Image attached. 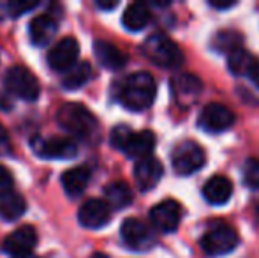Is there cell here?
Wrapping results in <instances>:
<instances>
[{"label":"cell","instance_id":"cell-34","mask_svg":"<svg viewBox=\"0 0 259 258\" xmlns=\"http://www.w3.org/2000/svg\"><path fill=\"white\" fill-rule=\"evenodd\" d=\"M13 258H39L35 255H32V253H28V255H21V256H13Z\"/></svg>","mask_w":259,"mask_h":258},{"label":"cell","instance_id":"cell-9","mask_svg":"<svg viewBox=\"0 0 259 258\" xmlns=\"http://www.w3.org/2000/svg\"><path fill=\"white\" fill-rule=\"evenodd\" d=\"M120 234H122L127 248L134 249V251H147L155 242L154 232L150 230V227H147L138 217H127L122 223Z\"/></svg>","mask_w":259,"mask_h":258},{"label":"cell","instance_id":"cell-28","mask_svg":"<svg viewBox=\"0 0 259 258\" xmlns=\"http://www.w3.org/2000/svg\"><path fill=\"white\" fill-rule=\"evenodd\" d=\"M39 2H25V0H13V2H7L6 4V9L9 11L11 16H21L25 14L27 11L34 9L37 7Z\"/></svg>","mask_w":259,"mask_h":258},{"label":"cell","instance_id":"cell-23","mask_svg":"<svg viewBox=\"0 0 259 258\" xmlns=\"http://www.w3.org/2000/svg\"><path fill=\"white\" fill-rule=\"evenodd\" d=\"M25 209H27V203L21 195L9 191L0 196V217L4 221H16L25 214Z\"/></svg>","mask_w":259,"mask_h":258},{"label":"cell","instance_id":"cell-4","mask_svg":"<svg viewBox=\"0 0 259 258\" xmlns=\"http://www.w3.org/2000/svg\"><path fill=\"white\" fill-rule=\"evenodd\" d=\"M141 52L152 64L164 69H177L184 64V52L166 34H152L147 38Z\"/></svg>","mask_w":259,"mask_h":258},{"label":"cell","instance_id":"cell-12","mask_svg":"<svg viewBox=\"0 0 259 258\" xmlns=\"http://www.w3.org/2000/svg\"><path fill=\"white\" fill-rule=\"evenodd\" d=\"M150 219L152 225L157 230L169 234L178 228L182 221V207L177 200H162L157 205L150 209Z\"/></svg>","mask_w":259,"mask_h":258},{"label":"cell","instance_id":"cell-19","mask_svg":"<svg viewBox=\"0 0 259 258\" xmlns=\"http://www.w3.org/2000/svg\"><path fill=\"white\" fill-rule=\"evenodd\" d=\"M90 182V170L87 166H76L62 173V186L64 191L71 198H78L85 193L87 186Z\"/></svg>","mask_w":259,"mask_h":258},{"label":"cell","instance_id":"cell-20","mask_svg":"<svg viewBox=\"0 0 259 258\" xmlns=\"http://www.w3.org/2000/svg\"><path fill=\"white\" fill-rule=\"evenodd\" d=\"M94 53H96L99 64L106 69H122L127 64V55L120 48L108 41L94 43Z\"/></svg>","mask_w":259,"mask_h":258},{"label":"cell","instance_id":"cell-14","mask_svg":"<svg viewBox=\"0 0 259 258\" xmlns=\"http://www.w3.org/2000/svg\"><path fill=\"white\" fill-rule=\"evenodd\" d=\"M198 124L210 133H221L235 124V114L221 103H208L199 114Z\"/></svg>","mask_w":259,"mask_h":258},{"label":"cell","instance_id":"cell-1","mask_svg":"<svg viewBox=\"0 0 259 258\" xmlns=\"http://www.w3.org/2000/svg\"><path fill=\"white\" fill-rule=\"evenodd\" d=\"M157 94L155 80L150 72H134L129 75L123 83L120 85L118 99L127 110L131 112H143L154 104Z\"/></svg>","mask_w":259,"mask_h":258},{"label":"cell","instance_id":"cell-21","mask_svg":"<svg viewBox=\"0 0 259 258\" xmlns=\"http://www.w3.org/2000/svg\"><path fill=\"white\" fill-rule=\"evenodd\" d=\"M152 20V13H150V7L147 4H141V2H134L123 11V16H122V23L127 30L131 32H140L150 23Z\"/></svg>","mask_w":259,"mask_h":258},{"label":"cell","instance_id":"cell-29","mask_svg":"<svg viewBox=\"0 0 259 258\" xmlns=\"http://www.w3.org/2000/svg\"><path fill=\"white\" fill-rule=\"evenodd\" d=\"M13 184H14L13 173H11L6 166L0 165V196L13 191Z\"/></svg>","mask_w":259,"mask_h":258},{"label":"cell","instance_id":"cell-6","mask_svg":"<svg viewBox=\"0 0 259 258\" xmlns=\"http://www.w3.org/2000/svg\"><path fill=\"white\" fill-rule=\"evenodd\" d=\"M4 83L13 96L20 97L23 101H35L41 94L37 78L23 65L9 67V71L6 72V78H4Z\"/></svg>","mask_w":259,"mask_h":258},{"label":"cell","instance_id":"cell-18","mask_svg":"<svg viewBox=\"0 0 259 258\" xmlns=\"http://www.w3.org/2000/svg\"><path fill=\"white\" fill-rule=\"evenodd\" d=\"M233 195V184L228 177L213 175L203 186V196L211 205H224Z\"/></svg>","mask_w":259,"mask_h":258},{"label":"cell","instance_id":"cell-33","mask_svg":"<svg viewBox=\"0 0 259 258\" xmlns=\"http://www.w3.org/2000/svg\"><path fill=\"white\" fill-rule=\"evenodd\" d=\"M118 6V2H97V7L101 9H115Z\"/></svg>","mask_w":259,"mask_h":258},{"label":"cell","instance_id":"cell-2","mask_svg":"<svg viewBox=\"0 0 259 258\" xmlns=\"http://www.w3.org/2000/svg\"><path fill=\"white\" fill-rule=\"evenodd\" d=\"M57 122L62 129L79 140H96L99 134L97 119L79 103L62 104L57 112Z\"/></svg>","mask_w":259,"mask_h":258},{"label":"cell","instance_id":"cell-10","mask_svg":"<svg viewBox=\"0 0 259 258\" xmlns=\"http://www.w3.org/2000/svg\"><path fill=\"white\" fill-rule=\"evenodd\" d=\"M79 45L74 38H64L48 52V65L57 72H67L78 64Z\"/></svg>","mask_w":259,"mask_h":258},{"label":"cell","instance_id":"cell-5","mask_svg":"<svg viewBox=\"0 0 259 258\" xmlns=\"http://www.w3.org/2000/svg\"><path fill=\"white\" fill-rule=\"evenodd\" d=\"M206 163V154L199 143L192 140H185L180 145H177L171 154V165L178 175H192L203 168Z\"/></svg>","mask_w":259,"mask_h":258},{"label":"cell","instance_id":"cell-8","mask_svg":"<svg viewBox=\"0 0 259 258\" xmlns=\"http://www.w3.org/2000/svg\"><path fill=\"white\" fill-rule=\"evenodd\" d=\"M32 149L39 158L46 159H71L78 154V145L74 138L65 136H35L32 140Z\"/></svg>","mask_w":259,"mask_h":258},{"label":"cell","instance_id":"cell-16","mask_svg":"<svg viewBox=\"0 0 259 258\" xmlns=\"http://www.w3.org/2000/svg\"><path fill=\"white\" fill-rule=\"evenodd\" d=\"M162 163L154 156L148 158L138 159V163L134 165V180H136L138 188L141 191H150L159 184V180L162 179Z\"/></svg>","mask_w":259,"mask_h":258},{"label":"cell","instance_id":"cell-32","mask_svg":"<svg viewBox=\"0 0 259 258\" xmlns=\"http://www.w3.org/2000/svg\"><path fill=\"white\" fill-rule=\"evenodd\" d=\"M249 76H250V80L254 82V85H256L257 89H259V60L256 62V65L252 67V71H250Z\"/></svg>","mask_w":259,"mask_h":258},{"label":"cell","instance_id":"cell-24","mask_svg":"<svg viewBox=\"0 0 259 258\" xmlns=\"http://www.w3.org/2000/svg\"><path fill=\"white\" fill-rule=\"evenodd\" d=\"M256 57L250 52H247L245 48H238L235 52L229 53L228 57V67L233 75L236 76H249L252 67L256 65Z\"/></svg>","mask_w":259,"mask_h":258},{"label":"cell","instance_id":"cell-25","mask_svg":"<svg viewBox=\"0 0 259 258\" xmlns=\"http://www.w3.org/2000/svg\"><path fill=\"white\" fill-rule=\"evenodd\" d=\"M90 78H92V65L89 62H78L74 67H71L65 72L62 85H64L65 90H78L83 85H87Z\"/></svg>","mask_w":259,"mask_h":258},{"label":"cell","instance_id":"cell-27","mask_svg":"<svg viewBox=\"0 0 259 258\" xmlns=\"http://www.w3.org/2000/svg\"><path fill=\"white\" fill-rule=\"evenodd\" d=\"M242 177L247 188H250V190H259V159L249 158L243 163Z\"/></svg>","mask_w":259,"mask_h":258},{"label":"cell","instance_id":"cell-26","mask_svg":"<svg viewBox=\"0 0 259 258\" xmlns=\"http://www.w3.org/2000/svg\"><path fill=\"white\" fill-rule=\"evenodd\" d=\"M215 52H226L229 55L235 50L242 48V35L235 30H222L211 41Z\"/></svg>","mask_w":259,"mask_h":258},{"label":"cell","instance_id":"cell-30","mask_svg":"<svg viewBox=\"0 0 259 258\" xmlns=\"http://www.w3.org/2000/svg\"><path fill=\"white\" fill-rule=\"evenodd\" d=\"M11 151H13V145H11L9 133H7V129L4 128L2 122H0V156L11 154Z\"/></svg>","mask_w":259,"mask_h":258},{"label":"cell","instance_id":"cell-11","mask_svg":"<svg viewBox=\"0 0 259 258\" xmlns=\"http://www.w3.org/2000/svg\"><path fill=\"white\" fill-rule=\"evenodd\" d=\"M171 92L180 106L189 108L201 96L203 83L198 76L189 75V72H178L171 78Z\"/></svg>","mask_w":259,"mask_h":258},{"label":"cell","instance_id":"cell-15","mask_svg":"<svg viewBox=\"0 0 259 258\" xmlns=\"http://www.w3.org/2000/svg\"><path fill=\"white\" fill-rule=\"evenodd\" d=\"M78 219L81 227L90 228V230H97L103 228L111 219V209L109 205L101 198H90L79 207L78 210Z\"/></svg>","mask_w":259,"mask_h":258},{"label":"cell","instance_id":"cell-7","mask_svg":"<svg viewBox=\"0 0 259 258\" xmlns=\"http://www.w3.org/2000/svg\"><path fill=\"white\" fill-rule=\"evenodd\" d=\"M238 234L228 225H217L210 228L199 241L203 253L208 256H222L231 253L238 246Z\"/></svg>","mask_w":259,"mask_h":258},{"label":"cell","instance_id":"cell-3","mask_svg":"<svg viewBox=\"0 0 259 258\" xmlns=\"http://www.w3.org/2000/svg\"><path fill=\"white\" fill-rule=\"evenodd\" d=\"M111 145L125 152L129 158H148L155 147V134L152 131H133L129 126H116L111 131Z\"/></svg>","mask_w":259,"mask_h":258},{"label":"cell","instance_id":"cell-13","mask_svg":"<svg viewBox=\"0 0 259 258\" xmlns=\"http://www.w3.org/2000/svg\"><path fill=\"white\" fill-rule=\"evenodd\" d=\"M37 230L30 225L16 228L13 234H9L2 242V251L11 256H21L32 253V249L37 246Z\"/></svg>","mask_w":259,"mask_h":258},{"label":"cell","instance_id":"cell-31","mask_svg":"<svg viewBox=\"0 0 259 258\" xmlns=\"http://www.w3.org/2000/svg\"><path fill=\"white\" fill-rule=\"evenodd\" d=\"M210 6L213 9H229V7H235L236 2H233V0H229V2H215V0H210Z\"/></svg>","mask_w":259,"mask_h":258},{"label":"cell","instance_id":"cell-22","mask_svg":"<svg viewBox=\"0 0 259 258\" xmlns=\"http://www.w3.org/2000/svg\"><path fill=\"white\" fill-rule=\"evenodd\" d=\"M104 202L109 209H125L133 203V190L123 180H116L104 188Z\"/></svg>","mask_w":259,"mask_h":258},{"label":"cell","instance_id":"cell-17","mask_svg":"<svg viewBox=\"0 0 259 258\" xmlns=\"http://www.w3.org/2000/svg\"><path fill=\"white\" fill-rule=\"evenodd\" d=\"M28 34L35 46H46L57 35V21L48 14H39L28 25Z\"/></svg>","mask_w":259,"mask_h":258}]
</instances>
